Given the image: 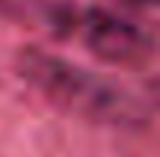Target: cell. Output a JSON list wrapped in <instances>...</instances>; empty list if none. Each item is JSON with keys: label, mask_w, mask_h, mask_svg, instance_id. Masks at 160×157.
<instances>
[{"label": "cell", "mask_w": 160, "mask_h": 157, "mask_svg": "<svg viewBox=\"0 0 160 157\" xmlns=\"http://www.w3.org/2000/svg\"><path fill=\"white\" fill-rule=\"evenodd\" d=\"M57 27H62L65 36H71L95 56L116 65H139L151 56V36L142 33L139 24L113 15L107 9L62 12Z\"/></svg>", "instance_id": "2"}, {"label": "cell", "mask_w": 160, "mask_h": 157, "mask_svg": "<svg viewBox=\"0 0 160 157\" xmlns=\"http://www.w3.org/2000/svg\"><path fill=\"white\" fill-rule=\"evenodd\" d=\"M3 3H9V0H0V6H3Z\"/></svg>", "instance_id": "4"}, {"label": "cell", "mask_w": 160, "mask_h": 157, "mask_svg": "<svg viewBox=\"0 0 160 157\" xmlns=\"http://www.w3.org/2000/svg\"><path fill=\"white\" fill-rule=\"evenodd\" d=\"M119 3L125 6V9H148V12H151L157 0H119Z\"/></svg>", "instance_id": "3"}, {"label": "cell", "mask_w": 160, "mask_h": 157, "mask_svg": "<svg viewBox=\"0 0 160 157\" xmlns=\"http://www.w3.org/2000/svg\"><path fill=\"white\" fill-rule=\"evenodd\" d=\"M18 71L42 98L86 122L116 128H142L148 122V110L139 95L57 53L24 47L18 53Z\"/></svg>", "instance_id": "1"}]
</instances>
